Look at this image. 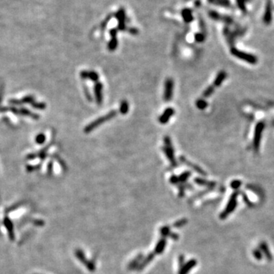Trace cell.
<instances>
[{"mask_svg":"<svg viewBox=\"0 0 274 274\" xmlns=\"http://www.w3.org/2000/svg\"><path fill=\"white\" fill-rule=\"evenodd\" d=\"M117 114V112L116 111H110V112L107 113V114L99 117V118L96 119L95 120H94V121L91 122V123L88 124V125L85 128V133H90L91 131L94 130L95 129H96L97 127H99L100 125L105 123V122L107 121V120H110L112 118H114V117H116Z\"/></svg>","mask_w":274,"mask_h":274,"instance_id":"obj_1","label":"cell"},{"mask_svg":"<svg viewBox=\"0 0 274 274\" xmlns=\"http://www.w3.org/2000/svg\"><path fill=\"white\" fill-rule=\"evenodd\" d=\"M164 143H165V146L164 147V154L166 155L167 158L168 159V160L170 161L171 163L172 164V165L175 166L176 165V161L175 159V155H174V149L172 148L171 146V142L169 137L166 136L164 139Z\"/></svg>","mask_w":274,"mask_h":274,"instance_id":"obj_2","label":"cell"},{"mask_svg":"<svg viewBox=\"0 0 274 274\" xmlns=\"http://www.w3.org/2000/svg\"><path fill=\"white\" fill-rule=\"evenodd\" d=\"M174 82L171 79H167L164 83V100L165 101H169L171 100L173 95Z\"/></svg>","mask_w":274,"mask_h":274,"instance_id":"obj_3","label":"cell"},{"mask_svg":"<svg viewBox=\"0 0 274 274\" xmlns=\"http://www.w3.org/2000/svg\"><path fill=\"white\" fill-rule=\"evenodd\" d=\"M175 114V110L172 107H168L164 111L163 114L161 115V117H159V122L162 124H165L168 122L169 119L173 116V114Z\"/></svg>","mask_w":274,"mask_h":274,"instance_id":"obj_4","label":"cell"},{"mask_svg":"<svg viewBox=\"0 0 274 274\" xmlns=\"http://www.w3.org/2000/svg\"><path fill=\"white\" fill-rule=\"evenodd\" d=\"M102 89H103V85L101 82H97L95 85L94 91H95V98L97 103L98 104H101L102 103Z\"/></svg>","mask_w":274,"mask_h":274,"instance_id":"obj_5","label":"cell"},{"mask_svg":"<svg viewBox=\"0 0 274 274\" xmlns=\"http://www.w3.org/2000/svg\"><path fill=\"white\" fill-rule=\"evenodd\" d=\"M81 76L83 79H90L91 80L94 82H98V79H99V75L98 74H97L95 72H87V71H83L81 73Z\"/></svg>","mask_w":274,"mask_h":274,"instance_id":"obj_6","label":"cell"},{"mask_svg":"<svg viewBox=\"0 0 274 274\" xmlns=\"http://www.w3.org/2000/svg\"><path fill=\"white\" fill-rule=\"evenodd\" d=\"M272 8H271V3L270 2H268L267 4V7H266V10H265V14H264V22L266 23H270L272 20Z\"/></svg>","mask_w":274,"mask_h":274,"instance_id":"obj_7","label":"cell"},{"mask_svg":"<svg viewBox=\"0 0 274 274\" xmlns=\"http://www.w3.org/2000/svg\"><path fill=\"white\" fill-rule=\"evenodd\" d=\"M116 34H117V32H116L115 30H112L111 31V34L112 35V39H111V41H110L108 44V49L111 51L114 50L117 46V38H116Z\"/></svg>","mask_w":274,"mask_h":274,"instance_id":"obj_8","label":"cell"},{"mask_svg":"<svg viewBox=\"0 0 274 274\" xmlns=\"http://www.w3.org/2000/svg\"><path fill=\"white\" fill-rule=\"evenodd\" d=\"M180 160H181L182 162H183V163L186 164L187 165L190 166V167H192V168H193V169H194V170L196 171H197L198 173H199V174H204V173H203V171L202 169H201L200 167H198V166L195 165L194 164L191 163V162H188V161L187 160L186 158H185V157H183V156H180Z\"/></svg>","mask_w":274,"mask_h":274,"instance_id":"obj_9","label":"cell"},{"mask_svg":"<svg viewBox=\"0 0 274 274\" xmlns=\"http://www.w3.org/2000/svg\"><path fill=\"white\" fill-rule=\"evenodd\" d=\"M120 111L121 114H126L128 113L129 111V104L127 103V101H123L120 103Z\"/></svg>","mask_w":274,"mask_h":274,"instance_id":"obj_10","label":"cell"},{"mask_svg":"<svg viewBox=\"0 0 274 274\" xmlns=\"http://www.w3.org/2000/svg\"><path fill=\"white\" fill-rule=\"evenodd\" d=\"M225 73H224V72H220V73L218 75V76H217V78L216 79V80H215V85H216V86H219V85H220L221 83H222V82L223 81V79H224V78H225Z\"/></svg>","mask_w":274,"mask_h":274,"instance_id":"obj_11","label":"cell"},{"mask_svg":"<svg viewBox=\"0 0 274 274\" xmlns=\"http://www.w3.org/2000/svg\"><path fill=\"white\" fill-rule=\"evenodd\" d=\"M196 107L200 110H203L207 107V103L204 100H198L196 101Z\"/></svg>","mask_w":274,"mask_h":274,"instance_id":"obj_12","label":"cell"},{"mask_svg":"<svg viewBox=\"0 0 274 274\" xmlns=\"http://www.w3.org/2000/svg\"><path fill=\"white\" fill-rule=\"evenodd\" d=\"M248 1V0H237L238 6H239V8L241 9V10L244 11V12H245L246 11L245 2Z\"/></svg>","mask_w":274,"mask_h":274,"instance_id":"obj_13","label":"cell"},{"mask_svg":"<svg viewBox=\"0 0 274 274\" xmlns=\"http://www.w3.org/2000/svg\"><path fill=\"white\" fill-rule=\"evenodd\" d=\"M213 89H214L213 86H209V88H207L205 90V91L203 92V95L206 97H206H209L212 92H213Z\"/></svg>","mask_w":274,"mask_h":274,"instance_id":"obj_14","label":"cell"},{"mask_svg":"<svg viewBox=\"0 0 274 274\" xmlns=\"http://www.w3.org/2000/svg\"><path fill=\"white\" fill-rule=\"evenodd\" d=\"M195 39H196V41L201 42L203 41V36L202 34H196Z\"/></svg>","mask_w":274,"mask_h":274,"instance_id":"obj_15","label":"cell"}]
</instances>
